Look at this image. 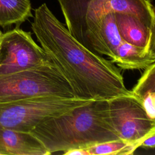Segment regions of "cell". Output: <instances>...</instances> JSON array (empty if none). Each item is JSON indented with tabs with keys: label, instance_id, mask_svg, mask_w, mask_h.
Segmentation results:
<instances>
[{
	"label": "cell",
	"instance_id": "6da1fadb",
	"mask_svg": "<svg viewBox=\"0 0 155 155\" xmlns=\"http://www.w3.org/2000/svg\"><path fill=\"white\" fill-rule=\"evenodd\" d=\"M31 28L47 56L70 84L76 97L109 100L133 95L125 85L120 69L79 43L46 4L35 10Z\"/></svg>",
	"mask_w": 155,
	"mask_h": 155
},
{
	"label": "cell",
	"instance_id": "7a4b0ae2",
	"mask_svg": "<svg viewBox=\"0 0 155 155\" xmlns=\"http://www.w3.org/2000/svg\"><path fill=\"white\" fill-rule=\"evenodd\" d=\"M30 133L50 154L120 139L112 124L108 100L91 101L38 124Z\"/></svg>",
	"mask_w": 155,
	"mask_h": 155
},
{
	"label": "cell",
	"instance_id": "3957f363",
	"mask_svg": "<svg viewBox=\"0 0 155 155\" xmlns=\"http://www.w3.org/2000/svg\"><path fill=\"white\" fill-rule=\"evenodd\" d=\"M70 34L93 53L107 56L101 36L102 18L110 12L133 14L155 27L151 0H58Z\"/></svg>",
	"mask_w": 155,
	"mask_h": 155
},
{
	"label": "cell",
	"instance_id": "277c9868",
	"mask_svg": "<svg viewBox=\"0 0 155 155\" xmlns=\"http://www.w3.org/2000/svg\"><path fill=\"white\" fill-rule=\"evenodd\" d=\"M42 96L76 97L68 81L50 59L36 67L0 76V103Z\"/></svg>",
	"mask_w": 155,
	"mask_h": 155
},
{
	"label": "cell",
	"instance_id": "5b68a950",
	"mask_svg": "<svg viewBox=\"0 0 155 155\" xmlns=\"http://www.w3.org/2000/svg\"><path fill=\"white\" fill-rule=\"evenodd\" d=\"M91 101L94 100L42 96L0 103V126L30 132L39 123L68 113Z\"/></svg>",
	"mask_w": 155,
	"mask_h": 155
},
{
	"label": "cell",
	"instance_id": "8992f818",
	"mask_svg": "<svg viewBox=\"0 0 155 155\" xmlns=\"http://www.w3.org/2000/svg\"><path fill=\"white\" fill-rule=\"evenodd\" d=\"M108 105L112 124L120 139L140 147L146 136L155 133V120L148 117L134 95L113 97L108 100Z\"/></svg>",
	"mask_w": 155,
	"mask_h": 155
},
{
	"label": "cell",
	"instance_id": "52a82bcc",
	"mask_svg": "<svg viewBox=\"0 0 155 155\" xmlns=\"http://www.w3.org/2000/svg\"><path fill=\"white\" fill-rule=\"evenodd\" d=\"M48 59L30 32L16 27L2 33L0 40V76L36 67Z\"/></svg>",
	"mask_w": 155,
	"mask_h": 155
},
{
	"label": "cell",
	"instance_id": "ba28073f",
	"mask_svg": "<svg viewBox=\"0 0 155 155\" xmlns=\"http://www.w3.org/2000/svg\"><path fill=\"white\" fill-rule=\"evenodd\" d=\"M114 13L116 25L123 41L141 48L154 50L155 27L148 25L131 13Z\"/></svg>",
	"mask_w": 155,
	"mask_h": 155
},
{
	"label": "cell",
	"instance_id": "9c48e42d",
	"mask_svg": "<svg viewBox=\"0 0 155 155\" xmlns=\"http://www.w3.org/2000/svg\"><path fill=\"white\" fill-rule=\"evenodd\" d=\"M0 154L50 155L44 145L30 132L0 126Z\"/></svg>",
	"mask_w": 155,
	"mask_h": 155
},
{
	"label": "cell",
	"instance_id": "30bf717a",
	"mask_svg": "<svg viewBox=\"0 0 155 155\" xmlns=\"http://www.w3.org/2000/svg\"><path fill=\"white\" fill-rule=\"evenodd\" d=\"M110 61L122 70H144L155 62V51L134 46L122 40Z\"/></svg>",
	"mask_w": 155,
	"mask_h": 155
},
{
	"label": "cell",
	"instance_id": "8fae6325",
	"mask_svg": "<svg viewBox=\"0 0 155 155\" xmlns=\"http://www.w3.org/2000/svg\"><path fill=\"white\" fill-rule=\"evenodd\" d=\"M134 96L140 102L147 115L155 120V64L145 69L131 90Z\"/></svg>",
	"mask_w": 155,
	"mask_h": 155
},
{
	"label": "cell",
	"instance_id": "7c38bea8",
	"mask_svg": "<svg viewBox=\"0 0 155 155\" xmlns=\"http://www.w3.org/2000/svg\"><path fill=\"white\" fill-rule=\"evenodd\" d=\"M30 17H33L30 0H0L1 27H19Z\"/></svg>",
	"mask_w": 155,
	"mask_h": 155
},
{
	"label": "cell",
	"instance_id": "4fadbf2b",
	"mask_svg": "<svg viewBox=\"0 0 155 155\" xmlns=\"http://www.w3.org/2000/svg\"><path fill=\"white\" fill-rule=\"evenodd\" d=\"M101 36L107 51V56L111 59L122 41L114 12L108 13L102 18L101 23Z\"/></svg>",
	"mask_w": 155,
	"mask_h": 155
},
{
	"label": "cell",
	"instance_id": "5bb4252c",
	"mask_svg": "<svg viewBox=\"0 0 155 155\" xmlns=\"http://www.w3.org/2000/svg\"><path fill=\"white\" fill-rule=\"evenodd\" d=\"M139 146L136 143L118 139L96 144L86 149L90 155H130Z\"/></svg>",
	"mask_w": 155,
	"mask_h": 155
},
{
	"label": "cell",
	"instance_id": "9a60e30c",
	"mask_svg": "<svg viewBox=\"0 0 155 155\" xmlns=\"http://www.w3.org/2000/svg\"><path fill=\"white\" fill-rule=\"evenodd\" d=\"M155 147V133L146 136L140 143V147L154 148Z\"/></svg>",
	"mask_w": 155,
	"mask_h": 155
},
{
	"label": "cell",
	"instance_id": "2e32d148",
	"mask_svg": "<svg viewBox=\"0 0 155 155\" xmlns=\"http://www.w3.org/2000/svg\"><path fill=\"white\" fill-rule=\"evenodd\" d=\"M64 155H90L86 148H73L67 150L62 153Z\"/></svg>",
	"mask_w": 155,
	"mask_h": 155
},
{
	"label": "cell",
	"instance_id": "e0dca14e",
	"mask_svg": "<svg viewBox=\"0 0 155 155\" xmlns=\"http://www.w3.org/2000/svg\"><path fill=\"white\" fill-rule=\"evenodd\" d=\"M2 33L1 32V30H0V40H1V36H2Z\"/></svg>",
	"mask_w": 155,
	"mask_h": 155
}]
</instances>
